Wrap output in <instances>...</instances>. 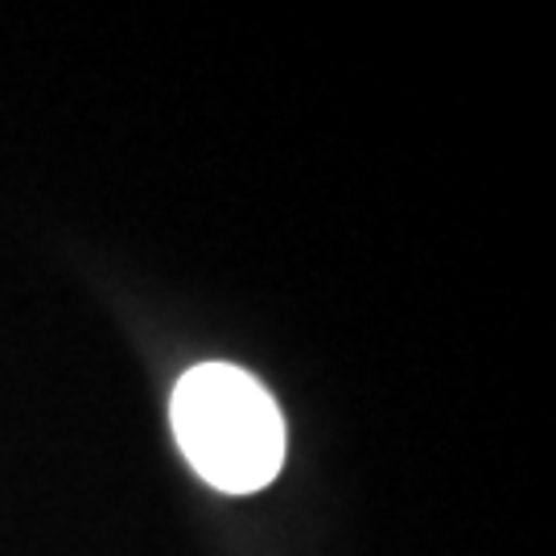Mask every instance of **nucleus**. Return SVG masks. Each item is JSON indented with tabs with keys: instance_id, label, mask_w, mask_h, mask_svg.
<instances>
[{
	"instance_id": "nucleus-1",
	"label": "nucleus",
	"mask_w": 556,
	"mask_h": 556,
	"mask_svg": "<svg viewBox=\"0 0 556 556\" xmlns=\"http://www.w3.org/2000/svg\"><path fill=\"white\" fill-rule=\"evenodd\" d=\"M174 438L211 486L248 495L268 486L285 462V420L273 396L231 363L186 371L169 400Z\"/></svg>"
}]
</instances>
